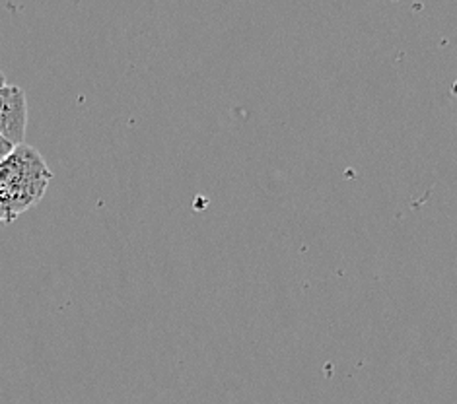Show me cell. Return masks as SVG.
<instances>
[{
	"label": "cell",
	"mask_w": 457,
	"mask_h": 404,
	"mask_svg": "<svg viewBox=\"0 0 457 404\" xmlns=\"http://www.w3.org/2000/svg\"><path fill=\"white\" fill-rule=\"evenodd\" d=\"M10 222H12V218H10V214H8L4 201L0 199V224H10Z\"/></svg>",
	"instance_id": "277c9868"
},
{
	"label": "cell",
	"mask_w": 457,
	"mask_h": 404,
	"mask_svg": "<svg viewBox=\"0 0 457 404\" xmlns=\"http://www.w3.org/2000/svg\"><path fill=\"white\" fill-rule=\"evenodd\" d=\"M51 179L53 171L46 158L26 142L0 161V199L4 201L12 222L37 206L46 196Z\"/></svg>",
	"instance_id": "6da1fadb"
},
{
	"label": "cell",
	"mask_w": 457,
	"mask_h": 404,
	"mask_svg": "<svg viewBox=\"0 0 457 404\" xmlns=\"http://www.w3.org/2000/svg\"><path fill=\"white\" fill-rule=\"evenodd\" d=\"M28 130V97L20 86H0V136L12 146L24 144Z\"/></svg>",
	"instance_id": "7a4b0ae2"
},
{
	"label": "cell",
	"mask_w": 457,
	"mask_h": 404,
	"mask_svg": "<svg viewBox=\"0 0 457 404\" xmlns=\"http://www.w3.org/2000/svg\"><path fill=\"white\" fill-rule=\"evenodd\" d=\"M16 146L10 144L8 140H4L3 136H0V161H3L6 156H10V152H12Z\"/></svg>",
	"instance_id": "3957f363"
},
{
	"label": "cell",
	"mask_w": 457,
	"mask_h": 404,
	"mask_svg": "<svg viewBox=\"0 0 457 404\" xmlns=\"http://www.w3.org/2000/svg\"><path fill=\"white\" fill-rule=\"evenodd\" d=\"M6 84V74L0 70V86H4Z\"/></svg>",
	"instance_id": "5b68a950"
}]
</instances>
